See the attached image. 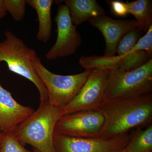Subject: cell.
Instances as JSON below:
<instances>
[{
  "label": "cell",
  "instance_id": "6da1fadb",
  "mask_svg": "<svg viewBox=\"0 0 152 152\" xmlns=\"http://www.w3.org/2000/svg\"><path fill=\"white\" fill-rule=\"evenodd\" d=\"M99 110L104 118L101 137L110 138L124 134L134 128L152 124V94L104 101Z\"/></svg>",
  "mask_w": 152,
  "mask_h": 152
},
{
  "label": "cell",
  "instance_id": "7a4b0ae2",
  "mask_svg": "<svg viewBox=\"0 0 152 152\" xmlns=\"http://www.w3.org/2000/svg\"><path fill=\"white\" fill-rule=\"evenodd\" d=\"M61 115V109L48 102L40 104L30 117L14 131L21 143L31 145L41 152H55V128Z\"/></svg>",
  "mask_w": 152,
  "mask_h": 152
},
{
  "label": "cell",
  "instance_id": "3957f363",
  "mask_svg": "<svg viewBox=\"0 0 152 152\" xmlns=\"http://www.w3.org/2000/svg\"><path fill=\"white\" fill-rule=\"evenodd\" d=\"M4 35L5 39L0 42V63L4 62L11 72L34 84L39 93L40 104L48 102L46 88L32 64L36 51L10 31H6Z\"/></svg>",
  "mask_w": 152,
  "mask_h": 152
},
{
  "label": "cell",
  "instance_id": "277c9868",
  "mask_svg": "<svg viewBox=\"0 0 152 152\" xmlns=\"http://www.w3.org/2000/svg\"><path fill=\"white\" fill-rule=\"evenodd\" d=\"M152 91V59L132 71L111 69L104 101L131 99Z\"/></svg>",
  "mask_w": 152,
  "mask_h": 152
},
{
  "label": "cell",
  "instance_id": "5b68a950",
  "mask_svg": "<svg viewBox=\"0 0 152 152\" xmlns=\"http://www.w3.org/2000/svg\"><path fill=\"white\" fill-rule=\"evenodd\" d=\"M32 64L48 92V103L62 109L75 99L83 86L93 69L76 75H62L52 73L42 64L37 53Z\"/></svg>",
  "mask_w": 152,
  "mask_h": 152
},
{
  "label": "cell",
  "instance_id": "8992f818",
  "mask_svg": "<svg viewBox=\"0 0 152 152\" xmlns=\"http://www.w3.org/2000/svg\"><path fill=\"white\" fill-rule=\"evenodd\" d=\"M104 124V118L99 110L82 111L61 116L55 132L72 137H101Z\"/></svg>",
  "mask_w": 152,
  "mask_h": 152
},
{
  "label": "cell",
  "instance_id": "52a82bcc",
  "mask_svg": "<svg viewBox=\"0 0 152 152\" xmlns=\"http://www.w3.org/2000/svg\"><path fill=\"white\" fill-rule=\"evenodd\" d=\"M111 69H93L83 86L69 104L61 110V116L82 111L99 110Z\"/></svg>",
  "mask_w": 152,
  "mask_h": 152
},
{
  "label": "cell",
  "instance_id": "ba28073f",
  "mask_svg": "<svg viewBox=\"0 0 152 152\" xmlns=\"http://www.w3.org/2000/svg\"><path fill=\"white\" fill-rule=\"evenodd\" d=\"M131 136L128 133L110 138H80L55 133L54 145L55 152H112L125 148Z\"/></svg>",
  "mask_w": 152,
  "mask_h": 152
},
{
  "label": "cell",
  "instance_id": "9c48e42d",
  "mask_svg": "<svg viewBox=\"0 0 152 152\" xmlns=\"http://www.w3.org/2000/svg\"><path fill=\"white\" fill-rule=\"evenodd\" d=\"M55 20L57 25V39L54 45L45 56L48 60L73 55L82 42L80 34L73 23L69 11L65 5L59 6Z\"/></svg>",
  "mask_w": 152,
  "mask_h": 152
},
{
  "label": "cell",
  "instance_id": "30bf717a",
  "mask_svg": "<svg viewBox=\"0 0 152 152\" xmlns=\"http://www.w3.org/2000/svg\"><path fill=\"white\" fill-rule=\"evenodd\" d=\"M152 56L145 51H132L122 56H83L80 58L79 64L85 69L120 68L129 71L143 65L151 59Z\"/></svg>",
  "mask_w": 152,
  "mask_h": 152
},
{
  "label": "cell",
  "instance_id": "8fae6325",
  "mask_svg": "<svg viewBox=\"0 0 152 152\" xmlns=\"http://www.w3.org/2000/svg\"><path fill=\"white\" fill-rule=\"evenodd\" d=\"M88 22L102 34L105 41L104 56H115L118 44L123 36L138 27L135 20H114L105 15L94 17Z\"/></svg>",
  "mask_w": 152,
  "mask_h": 152
},
{
  "label": "cell",
  "instance_id": "7c38bea8",
  "mask_svg": "<svg viewBox=\"0 0 152 152\" xmlns=\"http://www.w3.org/2000/svg\"><path fill=\"white\" fill-rule=\"evenodd\" d=\"M35 111L29 107L22 105L15 100L10 92L0 83V131L12 132Z\"/></svg>",
  "mask_w": 152,
  "mask_h": 152
},
{
  "label": "cell",
  "instance_id": "4fadbf2b",
  "mask_svg": "<svg viewBox=\"0 0 152 152\" xmlns=\"http://www.w3.org/2000/svg\"><path fill=\"white\" fill-rule=\"evenodd\" d=\"M64 3L76 26L93 18L105 15V10L96 0H66Z\"/></svg>",
  "mask_w": 152,
  "mask_h": 152
},
{
  "label": "cell",
  "instance_id": "5bb4252c",
  "mask_svg": "<svg viewBox=\"0 0 152 152\" xmlns=\"http://www.w3.org/2000/svg\"><path fill=\"white\" fill-rule=\"evenodd\" d=\"M27 4L36 11L39 20L37 38L38 40L47 43L50 38L52 31L51 9L53 0H27Z\"/></svg>",
  "mask_w": 152,
  "mask_h": 152
},
{
  "label": "cell",
  "instance_id": "9a60e30c",
  "mask_svg": "<svg viewBox=\"0 0 152 152\" xmlns=\"http://www.w3.org/2000/svg\"><path fill=\"white\" fill-rule=\"evenodd\" d=\"M128 14L134 17L138 27L147 32L152 26V2L150 0H137L125 2Z\"/></svg>",
  "mask_w": 152,
  "mask_h": 152
},
{
  "label": "cell",
  "instance_id": "2e32d148",
  "mask_svg": "<svg viewBox=\"0 0 152 152\" xmlns=\"http://www.w3.org/2000/svg\"><path fill=\"white\" fill-rule=\"evenodd\" d=\"M125 149L126 152H152V124L144 129L137 128Z\"/></svg>",
  "mask_w": 152,
  "mask_h": 152
},
{
  "label": "cell",
  "instance_id": "e0dca14e",
  "mask_svg": "<svg viewBox=\"0 0 152 152\" xmlns=\"http://www.w3.org/2000/svg\"><path fill=\"white\" fill-rule=\"evenodd\" d=\"M142 31L139 27L131 30L123 36L118 44L116 53L122 56L131 52L132 49L142 37Z\"/></svg>",
  "mask_w": 152,
  "mask_h": 152
},
{
  "label": "cell",
  "instance_id": "ac0fdd59",
  "mask_svg": "<svg viewBox=\"0 0 152 152\" xmlns=\"http://www.w3.org/2000/svg\"><path fill=\"white\" fill-rule=\"evenodd\" d=\"M1 146V152H33L25 148L17 138L14 131L2 133Z\"/></svg>",
  "mask_w": 152,
  "mask_h": 152
},
{
  "label": "cell",
  "instance_id": "d6986e66",
  "mask_svg": "<svg viewBox=\"0 0 152 152\" xmlns=\"http://www.w3.org/2000/svg\"><path fill=\"white\" fill-rule=\"evenodd\" d=\"M7 12H8L15 21L20 22L26 13V0H4Z\"/></svg>",
  "mask_w": 152,
  "mask_h": 152
},
{
  "label": "cell",
  "instance_id": "ffe728a7",
  "mask_svg": "<svg viewBox=\"0 0 152 152\" xmlns=\"http://www.w3.org/2000/svg\"><path fill=\"white\" fill-rule=\"evenodd\" d=\"M144 50L152 56V26L131 51Z\"/></svg>",
  "mask_w": 152,
  "mask_h": 152
},
{
  "label": "cell",
  "instance_id": "44dd1931",
  "mask_svg": "<svg viewBox=\"0 0 152 152\" xmlns=\"http://www.w3.org/2000/svg\"><path fill=\"white\" fill-rule=\"evenodd\" d=\"M111 11L117 16L123 17L128 14L125 2L119 1H109Z\"/></svg>",
  "mask_w": 152,
  "mask_h": 152
},
{
  "label": "cell",
  "instance_id": "7402d4cb",
  "mask_svg": "<svg viewBox=\"0 0 152 152\" xmlns=\"http://www.w3.org/2000/svg\"><path fill=\"white\" fill-rule=\"evenodd\" d=\"M7 13L4 4V0H0V20L5 16Z\"/></svg>",
  "mask_w": 152,
  "mask_h": 152
},
{
  "label": "cell",
  "instance_id": "603a6c76",
  "mask_svg": "<svg viewBox=\"0 0 152 152\" xmlns=\"http://www.w3.org/2000/svg\"><path fill=\"white\" fill-rule=\"evenodd\" d=\"M112 152H126L125 148L122 149L117 150V151H114Z\"/></svg>",
  "mask_w": 152,
  "mask_h": 152
},
{
  "label": "cell",
  "instance_id": "cb8c5ba5",
  "mask_svg": "<svg viewBox=\"0 0 152 152\" xmlns=\"http://www.w3.org/2000/svg\"><path fill=\"white\" fill-rule=\"evenodd\" d=\"M2 132L1 131H0V152H1V136H2Z\"/></svg>",
  "mask_w": 152,
  "mask_h": 152
},
{
  "label": "cell",
  "instance_id": "d4e9b609",
  "mask_svg": "<svg viewBox=\"0 0 152 152\" xmlns=\"http://www.w3.org/2000/svg\"><path fill=\"white\" fill-rule=\"evenodd\" d=\"M33 152H41L39 151H38V150L34 148H33Z\"/></svg>",
  "mask_w": 152,
  "mask_h": 152
}]
</instances>
